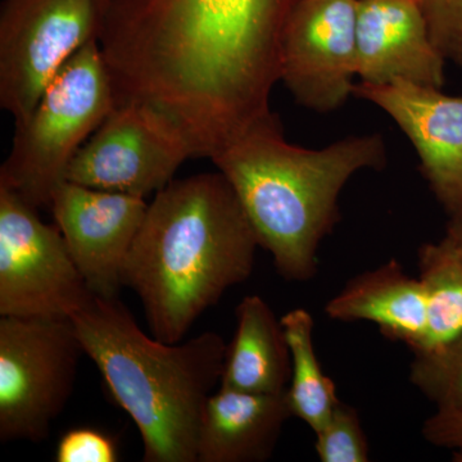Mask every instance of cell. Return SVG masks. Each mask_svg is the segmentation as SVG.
<instances>
[{
	"label": "cell",
	"mask_w": 462,
	"mask_h": 462,
	"mask_svg": "<svg viewBox=\"0 0 462 462\" xmlns=\"http://www.w3.org/2000/svg\"><path fill=\"white\" fill-rule=\"evenodd\" d=\"M410 382L439 411L462 412V338L436 354L413 356Z\"/></svg>",
	"instance_id": "obj_19"
},
{
	"label": "cell",
	"mask_w": 462,
	"mask_h": 462,
	"mask_svg": "<svg viewBox=\"0 0 462 462\" xmlns=\"http://www.w3.org/2000/svg\"><path fill=\"white\" fill-rule=\"evenodd\" d=\"M421 433L430 445L454 451L462 449V412L437 410L425 420Z\"/></svg>",
	"instance_id": "obj_23"
},
{
	"label": "cell",
	"mask_w": 462,
	"mask_h": 462,
	"mask_svg": "<svg viewBox=\"0 0 462 462\" xmlns=\"http://www.w3.org/2000/svg\"><path fill=\"white\" fill-rule=\"evenodd\" d=\"M191 151L162 115L136 103L115 106L78 152L66 181L145 199L173 180Z\"/></svg>",
	"instance_id": "obj_9"
},
{
	"label": "cell",
	"mask_w": 462,
	"mask_h": 462,
	"mask_svg": "<svg viewBox=\"0 0 462 462\" xmlns=\"http://www.w3.org/2000/svg\"><path fill=\"white\" fill-rule=\"evenodd\" d=\"M419 273L428 322L419 355L443 351L462 338V261L445 238L419 249Z\"/></svg>",
	"instance_id": "obj_18"
},
{
	"label": "cell",
	"mask_w": 462,
	"mask_h": 462,
	"mask_svg": "<svg viewBox=\"0 0 462 462\" xmlns=\"http://www.w3.org/2000/svg\"><path fill=\"white\" fill-rule=\"evenodd\" d=\"M93 297L57 225L0 187V316L72 319Z\"/></svg>",
	"instance_id": "obj_8"
},
{
	"label": "cell",
	"mask_w": 462,
	"mask_h": 462,
	"mask_svg": "<svg viewBox=\"0 0 462 462\" xmlns=\"http://www.w3.org/2000/svg\"><path fill=\"white\" fill-rule=\"evenodd\" d=\"M211 161L236 191L279 275L307 282L319 272L322 240L339 223L343 188L358 171L384 169L387 145L380 134H366L320 149L298 147L273 115Z\"/></svg>",
	"instance_id": "obj_3"
},
{
	"label": "cell",
	"mask_w": 462,
	"mask_h": 462,
	"mask_svg": "<svg viewBox=\"0 0 462 462\" xmlns=\"http://www.w3.org/2000/svg\"><path fill=\"white\" fill-rule=\"evenodd\" d=\"M357 0H300L282 44L281 81L298 105L328 114L354 96Z\"/></svg>",
	"instance_id": "obj_10"
},
{
	"label": "cell",
	"mask_w": 462,
	"mask_h": 462,
	"mask_svg": "<svg viewBox=\"0 0 462 462\" xmlns=\"http://www.w3.org/2000/svg\"><path fill=\"white\" fill-rule=\"evenodd\" d=\"M258 247L223 173L172 180L148 205L124 287L141 298L152 336L179 343L227 289L247 281Z\"/></svg>",
	"instance_id": "obj_2"
},
{
	"label": "cell",
	"mask_w": 462,
	"mask_h": 462,
	"mask_svg": "<svg viewBox=\"0 0 462 462\" xmlns=\"http://www.w3.org/2000/svg\"><path fill=\"white\" fill-rule=\"evenodd\" d=\"M117 447L111 437L91 428L69 430L60 438L57 462H116Z\"/></svg>",
	"instance_id": "obj_22"
},
{
	"label": "cell",
	"mask_w": 462,
	"mask_h": 462,
	"mask_svg": "<svg viewBox=\"0 0 462 462\" xmlns=\"http://www.w3.org/2000/svg\"><path fill=\"white\" fill-rule=\"evenodd\" d=\"M236 315L238 325L227 346L221 387L284 393L291 382V356L281 320L260 296L243 298Z\"/></svg>",
	"instance_id": "obj_16"
},
{
	"label": "cell",
	"mask_w": 462,
	"mask_h": 462,
	"mask_svg": "<svg viewBox=\"0 0 462 462\" xmlns=\"http://www.w3.org/2000/svg\"><path fill=\"white\" fill-rule=\"evenodd\" d=\"M421 5L437 50L462 67V0H421Z\"/></svg>",
	"instance_id": "obj_21"
},
{
	"label": "cell",
	"mask_w": 462,
	"mask_h": 462,
	"mask_svg": "<svg viewBox=\"0 0 462 462\" xmlns=\"http://www.w3.org/2000/svg\"><path fill=\"white\" fill-rule=\"evenodd\" d=\"M315 451L321 462H367L369 443L354 407L339 401L329 420L315 433Z\"/></svg>",
	"instance_id": "obj_20"
},
{
	"label": "cell",
	"mask_w": 462,
	"mask_h": 462,
	"mask_svg": "<svg viewBox=\"0 0 462 462\" xmlns=\"http://www.w3.org/2000/svg\"><path fill=\"white\" fill-rule=\"evenodd\" d=\"M300 0H109L99 45L115 106L166 117L193 158H209L264 118Z\"/></svg>",
	"instance_id": "obj_1"
},
{
	"label": "cell",
	"mask_w": 462,
	"mask_h": 462,
	"mask_svg": "<svg viewBox=\"0 0 462 462\" xmlns=\"http://www.w3.org/2000/svg\"><path fill=\"white\" fill-rule=\"evenodd\" d=\"M51 208L91 293L118 297L125 263L147 214L144 199L65 181Z\"/></svg>",
	"instance_id": "obj_11"
},
{
	"label": "cell",
	"mask_w": 462,
	"mask_h": 462,
	"mask_svg": "<svg viewBox=\"0 0 462 462\" xmlns=\"http://www.w3.org/2000/svg\"><path fill=\"white\" fill-rule=\"evenodd\" d=\"M337 321L373 322L393 342L420 351L427 333V298L420 279L404 273L397 260L351 279L325 306Z\"/></svg>",
	"instance_id": "obj_15"
},
{
	"label": "cell",
	"mask_w": 462,
	"mask_h": 462,
	"mask_svg": "<svg viewBox=\"0 0 462 462\" xmlns=\"http://www.w3.org/2000/svg\"><path fill=\"white\" fill-rule=\"evenodd\" d=\"M116 403L141 431L144 462H197L203 409L223 376L227 345L215 331L161 342L116 298L94 296L72 316Z\"/></svg>",
	"instance_id": "obj_4"
},
{
	"label": "cell",
	"mask_w": 462,
	"mask_h": 462,
	"mask_svg": "<svg viewBox=\"0 0 462 462\" xmlns=\"http://www.w3.org/2000/svg\"><path fill=\"white\" fill-rule=\"evenodd\" d=\"M448 223L446 226V234L443 238L452 245L457 256L462 261V208L460 211L448 216Z\"/></svg>",
	"instance_id": "obj_24"
},
{
	"label": "cell",
	"mask_w": 462,
	"mask_h": 462,
	"mask_svg": "<svg viewBox=\"0 0 462 462\" xmlns=\"http://www.w3.org/2000/svg\"><path fill=\"white\" fill-rule=\"evenodd\" d=\"M109 0H3L0 106L20 123L57 72L99 42Z\"/></svg>",
	"instance_id": "obj_7"
},
{
	"label": "cell",
	"mask_w": 462,
	"mask_h": 462,
	"mask_svg": "<svg viewBox=\"0 0 462 462\" xmlns=\"http://www.w3.org/2000/svg\"><path fill=\"white\" fill-rule=\"evenodd\" d=\"M114 107V87L99 42H90L51 79L27 117L14 124L11 152L0 167V187L35 208H51L72 160Z\"/></svg>",
	"instance_id": "obj_5"
},
{
	"label": "cell",
	"mask_w": 462,
	"mask_h": 462,
	"mask_svg": "<svg viewBox=\"0 0 462 462\" xmlns=\"http://www.w3.org/2000/svg\"><path fill=\"white\" fill-rule=\"evenodd\" d=\"M291 418L285 392L249 393L221 387L203 409L197 462L267 461Z\"/></svg>",
	"instance_id": "obj_14"
},
{
	"label": "cell",
	"mask_w": 462,
	"mask_h": 462,
	"mask_svg": "<svg viewBox=\"0 0 462 462\" xmlns=\"http://www.w3.org/2000/svg\"><path fill=\"white\" fill-rule=\"evenodd\" d=\"M84 348L71 319H0V440L41 443L65 410Z\"/></svg>",
	"instance_id": "obj_6"
},
{
	"label": "cell",
	"mask_w": 462,
	"mask_h": 462,
	"mask_svg": "<svg viewBox=\"0 0 462 462\" xmlns=\"http://www.w3.org/2000/svg\"><path fill=\"white\" fill-rule=\"evenodd\" d=\"M354 96L383 109L407 136L430 189L447 215L462 208V97L397 80L355 85Z\"/></svg>",
	"instance_id": "obj_12"
},
{
	"label": "cell",
	"mask_w": 462,
	"mask_h": 462,
	"mask_svg": "<svg viewBox=\"0 0 462 462\" xmlns=\"http://www.w3.org/2000/svg\"><path fill=\"white\" fill-rule=\"evenodd\" d=\"M291 356V376L285 398L293 418L316 433L339 403L337 387L322 372L314 346L315 322L306 309H294L281 319Z\"/></svg>",
	"instance_id": "obj_17"
},
{
	"label": "cell",
	"mask_w": 462,
	"mask_h": 462,
	"mask_svg": "<svg viewBox=\"0 0 462 462\" xmlns=\"http://www.w3.org/2000/svg\"><path fill=\"white\" fill-rule=\"evenodd\" d=\"M356 44L361 83L445 84L447 60L431 41L421 0H357Z\"/></svg>",
	"instance_id": "obj_13"
}]
</instances>
